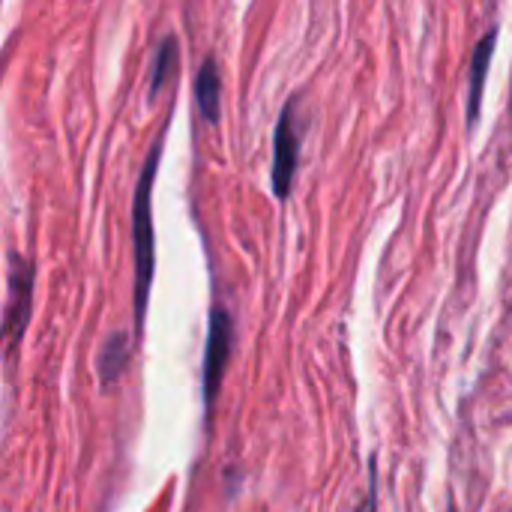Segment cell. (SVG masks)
<instances>
[{"mask_svg": "<svg viewBox=\"0 0 512 512\" xmlns=\"http://www.w3.org/2000/svg\"><path fill=\"white\" fill-rule=\"evenodd\" d=\"M30 297H33V267L27 261H21L18 255H12L9 300H6V348H9V357H12L18 339L24 336L27 312H30Z\"/></svg>", "mask_w": 512, "mask_h": 512, "instance_id": "obj_4", "label": "cell"}, {"mask_svg": "<svg viewBox=\"0 0 512 512\" xmlns=\"http://www.w3.org/2000/svg\"><path fill=\"white\" fill-rule=\"evenodd\" d=\"M375 459H369V492H366V501H363V510L360 512H375Z\"/></svg>", "mask_w": 512, "mask_h": 512, "instance_id": "obj_9", "label": "cell"}, {"mask_svg": "<svg viewBox=\"0 0 512 512\" xmlns=\"http://www.w3.org/2000/svg\"><path fill=\"white\" fill-rule=\"evenodd\" d=\"M168 126L159 132L153 141L147 162L141 168L138 186H135V204H132V234H135V330H144V315H147V300H150V285H153V267H156V237H153V180L159 171L162 159V144H165Z\"/></svg>", "mask_w": 512, "mask_h": 512, "instance_id": "obj_1", "label": "cell"}, {"mask_svg": "<svg viewBox=\"0 0 512 512\" xmlns=\"http://www.w3.org/2000/svg\"><path fill=\"white\" fill-rule=\"evenodd\" d=\"M195 102H198V111L204 114L207 123H216L219 120V111H222V75H219V63L213 57H207L195 75Z\"/></svg>", "mask_w": 512, "mask_h": 512, "instance_id": "obj_6", "label": "cell"}, {"mask_svg": "<svg viewBox=\"0 0 512 512\" xmlns=\"http://www.w3.org/2000/svg\"><path fill=\"white\" fill-rule=\"evenodd\" d=\"M126 363H129V339H126V333H111V336L105 339L102 351H99V360H96L99 381H102L105 387H111V384L123 375Z\"/></svg>", "mask_w": 512, "mask_h": 512, "instance_id": "obj_7", "label": "cell"}, {"mask_svg": "<svg viewBox=\"0 0 512 512\" xmlns=\"http://www.w3.org/2000/svg\"><path fill=\"white\" fill-rule=\"evenodd\" d=\"M174 66H177V39L168 36V39H162V45L156 51V60H153V69H150V90H147L150 99H156V93L162 90V84L168 81Z\"/></svg>", "mask_w": 512, "mask_h": 512, "instance_id": "obj_8", "label": "cell"}, {"mask_svg": "<svg viewBox=\"0 0 512 512\" xmlns=\"http://www.w3.org/2000/svg\"><path fill=\"white\" fill-rule=\"evenodd\" d=\"M231 351H234V318L222 306H213L207 348H204V405H213V399L222 387Z\"/></svg>", "mask_w": 512, "mask_h": 512, "instance_id": "obj_3", "label": "cell"}, {"mask_svg": "<svg viewBox=\"0 0 512 512\" xmlns=\"http://www.w3.org/2000/svg\"><path fill=\"white\" fill-rule=\"evenodd\" d=\"M495 42H498V27H492L474 48V60H471V87H468V129H474L477 117H480V102H483V87L489 78V66L495 57Z\"/></svg>", "mask_w": 512, "mask_h": 512, "instance_id": "obj_5", "label": "cell"}, {"mask_svg": "<svg viewBox=\"0 0 512 512\" xmlns=\"http://www.w3.org/2000/svg\"><path fill=\"white\" fill-rule=\"evenodd\" d=\"M300 165V129H297V102H288L279 114V126L273 135V171L270 183L279 201L291 195L294 174Z\"/></svg>", "mask_w": 512, "mask_h": 512, "instance_id": "obj_2", "label": "cell"}]
</instances>
